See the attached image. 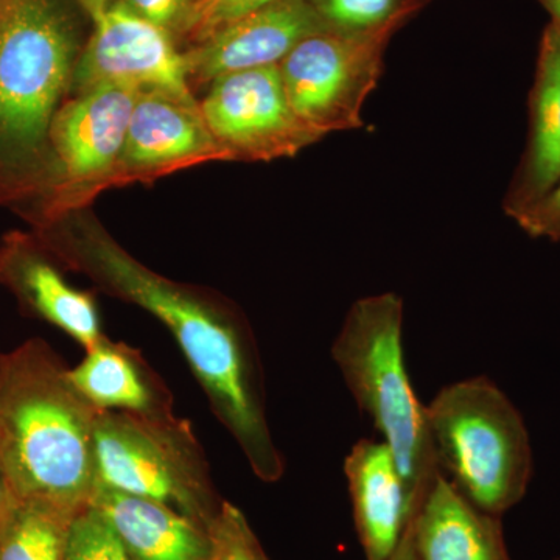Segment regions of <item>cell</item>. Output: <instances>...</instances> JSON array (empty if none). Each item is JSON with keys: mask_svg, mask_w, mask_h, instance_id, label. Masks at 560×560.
<instances>
[{"mask_svg": "<svg viewBox=\"0 0 560 560\" xmlns=\"http://www.w3.org/2000/svg\"><path fill=\"white\" fill-rule=\"evenodd\" d=\"M72 79L81 92L98 84H125L200 106L191 95L186 58L176 49L172 33L143 20L121 0L94 20V33Z\"/></svg>", "mask_w": 560, "mask_h": 560, "instance_id": "9", "label": "cell"}, {"mask_svg": "<svg viewBox=\"0 0 560 560\" xmlns=\"http://www.w3.org/2000/svg\"><path fill=\"white\" fill-rule=\"evenodd\" d=\"M139 90L98 84L55 113L49 136L66 175L86 179L120 161Z\"/></svg>", "mask_w": 560, "mask_h": 560, "instance_id": "11", "label": "cell"}, {"mask_svg": "<svg viewBox=\"0 0 560 560\" xmlns=\"http://www.w3.org/2000/svg\"><path fill=\"white\" fill-rule=\"evenodd\" d=\"M345 474L366 560H389L412 514L393 452L385 442H357L346 458Z\"/></svg>", "mask_w": 560, "mask_h": 560, "instance_id": "13", "label": "cell"}, {"mask_svg": "<svg viewBox=\"0 0 560 560\" xmlns=\"http://www.w3.org/2000/svg\"><path fill=\"white\" fill-rule=\"evenodd\" d=\"M209 552L206 560H270L237 506L223 501L206 526Z\"/></svg>", "mask_w": 560, "mask_h": 560, "instance_id": "21", "label": "cell"}, {"mask_svg": "<svg viewBox=\"0 0 560 560\" xmlns=\"http://www.w3.org/2000/svg\"><path fill=\"white\" fill-rule=\"evenodd\" d=\"M3 0H0V10H2Z\"/></svg>", "mask_w": 560, "mask_h": 560, "instance_id": "31", "label": "cell"}, {"mask_svg": "<svg viewBox=\"0 0 560 560\" xmlns=\"http://www.w3.org/2000/svg\"><path fill=\"white\" fill-rule=\"evenodd\" d=\"M495 517L441 475L411 514L416 555L419 560H510Z\"/></svg>", "mask_w": 560, "mask_h": 560, "instance_id": "14", "label": "cell"}, {"mask_svg": "<svg viewBox=\"0 0 560 560\" xmlns=\"http://www.w3.org/2000/svg\"><path fill=\"white\" fill-rule=\"evenodd\" d=\"M101 412L46 341L32 338L0 353V470L10 495L72 514L90 506Z\"/></svg>", "mask_w": 560, "mask_h": 560, "instance_id": "2", "label": "cell"}, {"mask_svg": "<svg viewBox=\"0 0 560 560\" xmlns=\"http://www.w3.org/2000/svg\"><path fill=\"white\" fill-rule=\"evenodd\" d=\"M75 40L57 0H3L0 10V145L35 153L49 136L75 69Z\"/></svg>", "mask_w": 560, "mask_h": 560, "instance_id": "6", "label": "cell"}, {"mask_svg": "<svg viewBox=\"0 0 560 560\" xmlns=\"http://www.w3.org/2000/svg\"><path fill=\"white\" fill-rule=\"evenodd\" d=\"M55 248L103 290L165 324L205 390L210 410L250 470L261 481H279L285 459L268 422L264 368L248 324L226 305L143 267L95 224H81Z\"/></svg>", "mask_w": 560, "mask_h": 560, "instance_id": "1", "label": "cell"}, {"mask_svg": "<svg viewBox=\"0 0 560 560\" xmlns=\"http://www.w3.org/2000/svg\"><path fill=\"white\" fill-rule=\"evenodd\" d=\"M95 469L98 486L160 501L205 528L223 504L197 434L176 415L102 411Z\"/></svg>", "mask_w": 560, "mask_h": 560, "instance_id": "5", "label": "cell"}, {"mask_svg": "<svg viewBox=\"0 0 560 560\" xmlns=\"http://www.w3.org/2000/svg\"><path fill=\"white\" fill-rule=\"evenodd\" d=\"M441 471L478 510L500 515L525 497L533 448L525 420L486 377L445 386L427 407Z\"/></svg>", "mask_w": 560, "mask_h": 560, "instance_id": "4", "label": "cell"}, {"mask_svg": "<svg viewBox=\"0 0 560 560\" xmlns=\"http://www.w3.org/2000/svg\"><path fill=\"white\" fill-rule=\"evenodd\" d=\"M404 301L394 293L363 298L350 307L331 348L335 363L360 410L370 416L396 458L411 512L442 474L427 407L405 368Z\"/></svg>", "mask_w": 560, "mask_h": 560, "instance_id": "3", "label": "cell"}, {"mask_svg": "<svg viewBox=\"0 0 560 560\" xmlns=\"http://www.w3.org/2000/svg\"><path fill=\"white\" fill-rule=\"evenodd\" d=\"M560 179V28L541 35L536 75L529 92V128L521 164L504 195L503 209L517 220Z\"/></svg>", "mask_w": 560, "mask_h": 560, "instance_id": "12", "label": "cell"}, {"mask_svg": "<svg viewBox=\"0 0 560 560\" xmlns=\"http://www.w3.org/2000/svg\"><path fill=\"white\" fill-rule=\"evenodd\" d=\"M396 31H323L302 39L279 65L294 114L323 138L363 127L364 103L377 88Z\"/></svg>", "mask_w": 560, "mask_h": 560, "instance_id": "7", "label": "cell"}, {"mask_svg": "<svg viewBox=\"0 0 560 560\" xmlns=\"http://www.w3.org/2000/svg\"><path fill=\"white\" fill-rule=\"evenodd\" d=\"M0 276L36 316L90 350L106 337L94 298L73 289L46 256L11 245L0 257Z\"/></svg>", "mask_w": 560, "mask_h": 560, "instance_id": "17", "label": "cell"}, {"mask_svg": "<svg viewBox=\"0 0 560 560\" xmlns=\"http://www.w3.org/2000/svg\"><path fill=\"white\" fill-rule=\"evenodd\" d=\"M529 237L560 243V179L537 205L515 220Z\"/></svg>", "mask_w": 560, "mask_h": 560, "instance_id": "24", "label": "cell"}, {"mask_svg": "<svg viewBox=\"0 0 560 560\" xmlns=\"http://www.w3.org/2000/svg\"><path fill=\"white\" fill-rule=\"evenodd\" d=\"M73 386L101 411L171 416L173 394L160 374L127 342L103 338L86 350L79 366L69 370Z\"/></svg>", "mask_w": 560, "mask_h": 560, "instance_id": "16", "label": "cell"}, {"mask_svg": "<svg viewBox=\"0 0 560 560\" xmlns=\"http://www.w3.org/2000/svg\"><path fill=\"white\" fill-rule=\"evenodd\" d=\"M113 2L114 0H79L81 9L90 14L92 21L97 20Z\"/></svg>", "mask_w": 560, "mask_h": 560, "instance_id": "27", "label": "cell"}, {"mask_svg": "<svg viewBox=\"0 0 560 560\" xmlns=\"http://www.w3.org/2000/svg\"><path fill=\"white\" fill-rule=\"evenodd\" d=\"M217 142L231 156H293L323 138L291 108L279 66L228 73L212 81L200 105Z\"/></svg>", "mask_w": 560, "mask_h": 560, "instance_id": "8", "label": "cell"}, {"mask_svg": "<svg viewBox=\"0 0 560 560\" xmlns=\"http://www.w3.org/2000/svg\"><path fill=\"white\" fill-rule=\"evenodd\" d=\"M389 560H419L415 550V541H412L410 521H408L407 529H405L399 547L396 548Z\"/></svg>", "mask_w": 560, "mask_h": 560, "instance_id": "26", "label": "cell"}, {"mask_svg": "<svg viewBox=\"0 0 560 560\" xmlns=\"http://www.w3.org/2000/svg\"><path fill=\"white\" fill-rule=\"evenodd\" d=\"M276 0H194L179 35L200 44L221 28Z\"/></svg>", "mask_w": 560, "mask_h": 560, "instance_id": "23", "label": "cell"}, {"mask_svg": "<svg viewBox=\"0 0 560 560\" xmlns=\"http://www.w3.org/2000/svg\"><path fill=\"white\" fill-rule=\"evenodd\" d=\"M10 500V490L7 486L5 477H3L2 470H0V515L5 510L7 503Z\"/></svg>", "mask_w": 560, "mask_h": 560, "instance_id": "29", "label": "cell"}, {"mask_svg": "<svg viewBox=\"0 0 560 560\" xmlns=\"http://www.w3.org/2000/svg\"><path fill=\"white\" fill-rule=\"evenodd\" d=\"M191 2H194V0H191Z\"/></svg>", "mask_w": 560, "mask_h": 560, "instance_id": "32", "label": "cell"}, {"mask_svg": "<svg viewBox=\"0 0 560 560\" xmlns=\"http://www.w3.org/2000/svg\"><path fill=\"white\" fill-rule=\"evenodd\" d=\"M416 3H418V5H422L423 2H425V0H415Z\"/></svg>", "mask_w": 560, "mask_h": 560, "instance_id": "30", "label": "cell"}, {"mask_svg": "<svg viewBox=\"0 0 560 560\" xmlns=\"http://www.w3.org/2000/svg\"><path fill=\"white\" fill-rule=\"evenodd\" d=\"M323 31L329 28L308 0H276L184 54L189 80L212 83L228 73L279 66L302 39Z\"/></svg>", "mask_w": 560, "mask_h": 560, "instance_id": "10", "label": "cell"}, {"mask_svg": "<svg viewBox=\"0 0 560 560\" xmlns=\"http://www.w3.org/2000/svg\"><path fill=\"white\" fill-rule=\"evenodd\" d=\"M143 20L171 33H179L189 14L191 0H121Z\"/></svg>", "mask_w": 560, "mask_h": 560, "instance_id": "25", "label": "cell"}, {"mask_svg": "<svg viewBox=\"0 0 560 560\" xmlns=\"http://www.w3.org/2000/svg\"><path fill=\"white\" fill-rule=\"evenodd\" d=\"M91 506L135 560L208 559V530L167 504L98 486Z\"/></svg>", "mask_w": 560, "mask_h": 560, "instance_id": "15", "label": "cell"}, {"mask_svg": "<svg viewBox=\"0 0 560 560\" xmlns=\"http://www.w3.org/2000/svg\"><path fill=\"white\" fill-rule=\"evenodd\" d=\"M75 515L43 501L10 495L0 515V560H68Z\"/></svg>", "mask_w": 560, "mask_h": 560, "instance_id": "19", "label": "cell"}, {"mask_svg": "<svg viewBox=\"0 0 560 560\" xmlns=\"http://www.w3.org/2000/svg\"><path fill=\"white\" fill-rule=\"evenodd\" d=\"M68 560H135L101 512H79L69 530Z\"/></svg>", "mask_w": 560, "mask_h": 560, "instance_id": "22", "label": "cell"}, {"mask_svg": "<svg viewBox=\"0 0 560 560\" xmlns=\"http://www.w3.org/2000/svg\"><path fill=\"white\" fill-rule=\"evenodd\" d=\"M223 153L200 106H190L156 91L140 92L132 109L120 161L128 167L151 168Z\"/></svg>", "mask_w": 560, "mask_h": 560, "instance_id": "18", "label": "cell"}, {"mask_svg": "<svg viewBox=\"0 0 560 560\" xmlns=\"http://www.w3.org/2000/svg\"><path fill=\"white\" fill-rule=\"evenodd\" d=\"M329 31L368 33L399 28L419 9L415 0H308Z\"/></svg>", "mask_w": 560, "mask_h": 560, "instance_id": "20", "label": "cell"}, {"mask_svg": "<svg viewBox=\"0 0 560 560\" xmlns=\"http://www.w3.org/2000/svg\"><path fill=\"white\" fill-rule=\"evenodd\" d=\"M537 2L550 14L551 24L560 28V0H537Z\"/></svg>", "mask_w": 560, "mask_h": 560, "instance_id": "28", "label": "cell"}]
</instances>
